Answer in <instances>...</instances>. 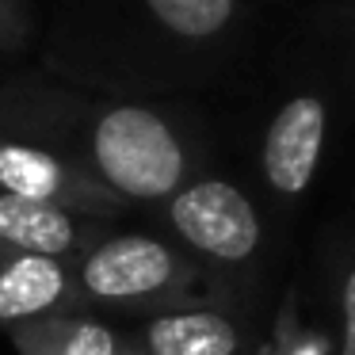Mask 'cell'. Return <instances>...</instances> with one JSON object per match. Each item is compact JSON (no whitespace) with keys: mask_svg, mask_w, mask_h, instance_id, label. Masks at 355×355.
Instances as JSON below:
<instances>
[{"mask_svg":"<svg viewBox=\"0 0 355 355\" xmlns=\"http://www.w3.org/2000/svg\"><path fill=\"white\" fill-rule=\"evenodd\" d=\"M130 340L146 355H252V332L233 309L214 302H180L141 317Z\"/></svg>","mask_w":355,"mask_h":355,"instance_id":"cell-5","label":"cell"},{"mask_svg":"<svg viewBox=\"0 0 355 355\" xmlns=\"http://www.w3.org/2000/svg\"><path fill=\"white\" fill-rule=\"evenodd\" d=\"M31 27L35 19L24 0H0V50H24Z\"/></svg>","mask_w":355,"mask_h":355,"instance_id":"cell-11","label":"cell"},{"mask_svg":"<svg viewBox=\"0 0 355 355\" xmlns=\"http://www.w3.org/2000/svg\"><path fill=\"white\" fill-rule=\"evenodd\" d=\"M0 191L73 210V214L96 218V222L126 207L107 187L96 184L73 153L58 146H42V141L8 138V134H0Z\"/></svg>","mask_w":355,"mask_h":355,"instance_id":"cell-4","label":"cell"},{"mask_svg":"<svg viewBox=\"0 0 355 355\" xmlns=\"http://www.w3.org/2000/svg\"><path fill=\"white\" fill-rule=\"evenodd\" d=\"M73 283L88 313L149 317L195 302L199 263L180 245L149 233H100L69 260Z\"/></svg>","mask_w":355,"mask_h":355,"instance_id":"cell-1","label":"cell"},{"mask_svg":"<svg viewBox=\"0 0 355 355\" xmlns=\"http://www.w3.org/2000/svg\"><path fill=\"white\" fill-rule=\"evenodd\" d=\"M19 355H119L123 332L96 313H65L8 329Z\"/></svg>","mask_w":355,"mask_h":355,"instance_id":"cell-9","label":"cell"},{"mask_svg":"<svg viewBox=\"0 0 355 355\" xmlns=\"http://www.w3.org/2000/svg\"><path fill=\"white\" fill-rule=\"evenodd\" d=\"M65 313H88L69 263L0 245V329Z\"/></svg>","mask_w":355,"mask_h":355,"instance_id":"cell-7","label":"cell"},{"mask_svg":"<svg viewBox=\"0 0 355 355\" xmlns=\"http://www.w3.org/2000/svg\"><path fill=\"white\" fill-rule=\"evenodd\" d=\"M340 355H355V263L340 283Z\"/></svg>","mask_w":355,"mask_h":355,"instance_id":"cell-12","label":"cell"},{"mask_svg":"<svg viewBox=\"0 0 355 355\" xmlns=\"http://www.w3.org/2000/svg\"><path fill=\"white\" fill-rule=\"evenodd\" d=\"M119 355H146V352L130 340V332H123V347H119Z\"/></svg>","mask_w":355,"mask_h":355,"instance_id":"cell-13","label":"cell"},{"mask_svg":"<svg viewBox=\"0 0 355 355\" xmlns=\"http://www.w3.org/2000/svg\"><path fill=\"white\" fill-rule=\"evenodd\" d=\"M324 126H329V115H324L321 96H294L275 111L260 149L263 180L275 195L294 199L313 184L324 149Z\"/></svg>","mask_w":355,"mask_h":355,"instance_id":"cell-6","label":"cell"},{"mask_svg":"<svg viewBox=\"0 0 355 355\" xmlns=\"http://www.w3.org/2000/svg\"><path fill=\"white\" fill-rule=\"evenodd\" d=\"M149 16L168 35L202 42L222 35L237 16V0H146Z\"/></svg>","mask_w":355,"mask_h":355,"instance_id":"cell-10","label":"cell"},{"mask_svg":"<svg viewBox=\"0 0 355 355\" xmlns=\"http://www.w3.org/2000/svg\"><path fill=\"white\" fill-rule=\"evenodd\" d=\"M77 161L123 202H168L195 168L180 130L146 103H111L96 111Z\"/></svg>","mask_w":355,"mask_h":355,"instance_id":"cell-2","label":"cell"},{"mask_svg":"<svg viewBox=\"0 0 355 355\" xmlns=\"http://www.w3.org/2000/svg\"><path fill=\"white\" fill-rule=\"evenodd\" d=\"M100 233H103V222H96V218L0 191V245L69 263Z\"/></svg>","mask_w":355,"mask_h":355,"instance_id":"cell-8","label":"cell"},{"mask_svg":"<svg viewBox=\"0 0 355 355\" xmlns=\"http://www.w3.org/2000/svg\"><path fill=\"white\" fill-rule=\"evenodd\" d=\"M168 225L184 252L237 268L260 252L263 225L252 199L230 180H187L168 199Z\"/></svg>","mask_w":355,"mask_h":355,"instance_id":"cell-3","label":"cell"}]
</instances>
